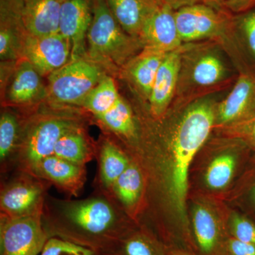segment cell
Segmentation results:
<instances>
[{
  "mask_svg": "<svg viewBox=\"0 0 255 255\" xmlns=\"http://www.w3.org/2000/svg\"><path fill=\"white\" fill-rule=\"evenodd\" d=\"M23 122L13 111L4 109L0 117V163L1 172L15 164L22 133Z\"/></svg>",
  "mask_w": 255,
  "mask_h": 255,
  "instance_id": "83f0119b",
  "label": "cell"
},
{
  "mask_svg": "<svg viewBox=\"0 0 255 255\" xmlns=\"http://www.w3.org/2000/svg\"><path fill=\"white\" fill-rule=\"evenodd\" d=\"M23 0H0V60L21 59L23 40L28 34L22 18Z\"/></svg>",
  "mask_w": 255,
  "mask_h": 255,
  "instance_id": "d6986e66",
  "label": "cell"
},
{
  "mask_svg": "<svg viewBox=\"0 0 255 255\" xmlns=\"http://www.w3.org/2000/svg\"><path fill=\"white\" fill-rule=\"evenodd\" d=\"M165 255H199L196 252L183 246H166Z\"/></svg>",
  "mask_w": 255,
  "mask_h": 255,
  "instance_id": "74e56055",
  "label": "cell"
},
{
  "mask_svg": "<svg viewBox=\"0 0 255 255\" xmlns=\"http://www.w3.org/2000/svg\"><path fill=\"white\" fill-rule=\"evenodd\" d=\"M214 153L204 168L203 181L210 191L225 190L236 178L244 175L255 153L241 140L218 135L211 140Z\"/></svg>",
  "mask_w": 255,
  "mask_h": 255,
  "instance_id": "ba28073f",
  "label": "cell"
},
{
  "mask_svg": "<svg viewBox=\"0 0 255 255\" xmlns=\"http://www.w3.org/2000/svg\"><path fill=\"white\" fill-rule=\"evenodd\" d=\"M96 158L98 159L100 191L109 196L114 183L131 162V157L111 137H103L97 144Z\"/></svg>",
  "mask_w": 255,
  "mask_h": 255,
  "instance_id": "603a6c76",
  "label": "cell"
},
{
  "mask_svg": "<svg viewBox=\"0 0 255 255\" xmlns=\"http://www.w3.org/2000/svg\"><path fill=\"white\" fill-rule=\"evenodd\" d=\"M239 73L219 43H184L175 97L170 108L231 88Z\"/></svg>",
  "mask_w": 255,
  "mask_h": 255,
  "instance_id": "3957f363",
  "label": "cell"
},
{
  "mask_svg": "<svg viewBox=\"0 0 255 255\" xmlns=\"http://www.w3.org/2000/svg\"><path fill=\"white\" fill-rule=\"evenodd\" d=\"M94 2L95 0L62 1L60 33L71 45V60L87 56V36L93 18Z\"/></svg>",
  "mask_w": 255,
  "mask_h": 255,
  "instance_id": "9a60e30c",
  "label": "cell"
},
{
  "mask_svg": "<svg viewBox=\"0 0 255 255\" xmlns=\"http://www.w3.org/2000/svg\"><path fill=\"white\" fill-rule=\"evenodd\" d=\"M71 57V45L61 33L41 37L27 34L23 40L21 58L31 63L42 77L63 68Z\"/></svg>",
  "mask_w": 255,
  "mask_h": 255,
  "instance_id": "8fae6325",
  "label": "cell"
},
{
  "mask_svg": "<svg viewBox=\"0 0 255 255\" xmlns=\"http://www.w3.org/2000/svg\"><path fill=\"white\" fill-rule=\"evenodd\" d=\"M82 118L69 109L51 107L37 112L23 122L22 133L15 164L18 172L30 174L41 159L53 155L62 135Z\"/></svg>",
  "mask_w": 255,
  "mask_h": 255,
  "instance_id": "5b68a950",
  "label": "cell"
},
{
  "mask_svg": "<svg viewBox=\"0 0 255 255\" xmlns=\"http://www.w3.org/2000/svg\"><path fill=\"white\" fill-rule=\"evenodd\" d=\"M42 219L49 238L73 242L97 255L103 254L140 224L102 191L82 200H60L47 195Z\"/></svg>",
  "mask_w": 255,
  "mask_h": 255,
  "instance_id": "7a4b0ae2",
  "label": "cell"
},
{
  "mask_svg": "<svg viewBox=\"0 0 255 255\" xmlns=\"http://www.w3.org/2000/svg\"><path fill=\"white\" fill-rule=\"evenodd\" d=\"M255 114V70L239 73L227 95L218 102L214 130Z\"/></svg>",
  "mask_w": 255,
  "mask_h": 255,
  "instance_id": "4fadbf2b",
  "label": "cell"
},
{
  "mask_svg": "<svg viewBox=\"0 0 255 255\" xmlns=\"http://www.w3.org/2000/svg\"><path fill=\"white\" fill-rule=\"evenodd\" d=\"M214 130L218 135L242 140L255 154V114L246 120Z\"/></svg>",
  "mask_w": 255,
  "mask_h": 255,
  "instance_id": "1f68e13d",
  "label": "cell"
},
{
  "mask_svg": "<svg viewBox=\"0 0 255 255\" xmlns=\"http://www.w3.org/2000/svg\"><path fill=\"white\" fill-rule=\"evenodd\" d=\"M108 74L102 65L87 55L71 60L47 77L46 102L53 108L81 107L89 93Z\"/></svg>",
  "mask_w": 255,
  "mask_h": 255,
  "instance_id": "52a82bcc",
  "label": "cell"
},
{
  "mask_svg": "<svg viewBox=\"0 0 255 255\" xmlns=\"http://www.w3.org/2000/svg\"><path fill=\"white\" fill-rule=\"evenodd\" d=\"M145 180L139 164L131 158L128 167L114 183L109 196L135 223H139L145 197Z\"/></svg>",
  "mask_w": 255,
  "mask_h": 255,
  "instance_id": "44dd1931",
  "label": "cell"
},
{
  "mask_svg": "<svg viewBox=\"0 0 255 255\" xmlns=\"http://www.w3.org/2000/svg\"><path fill=\"white\" fill-rule=\"evenodd\" d=\"M218 95V94H217ZM217 95L207 96L178 108L169 109L160 119H138L140 131L161 142L167 152L164 184L171 206L178 216L184 243L192 246L187 214L191 164L214 130Z\"/></svg>",
  "mask_w": 255,
  "mask_h": 255,
  "instance_id": "6da1fadb",
  "label": "cell"
},
{
  "mask_svg": "<svg viewBox=\"0 0 255 255\" xmlns=\"http://www.w3.org/2000/svg\"><path fill=\"white\" fill-rule=\"evenodd\" d=\"M50 183L31 174H19L1 187L0 217L14 219L43 211Z\"/></svg>",
  "mask_w": 255,
  "mask_h": 255,
  "instance_id": "30bf717a",
  "label": "cell"
},
{
  "mask_svg": "<svg viewBox=\"0 0 255 255\" xmlns=\"http://www.w3.org/2000/svg\"><path fill=\"white\" fill-rule=\"evenodd\" d=\"M190 223L193 250L199 255H216L227 237L226 221L219 217L214 206L205 201H196Z\"/></svg>",
  "mask_w": 255,
  "mask_h": 255,
  "instance_id": "5bb4252c",
  "label": "cell"
},
{
  "mask_svg": "<svg viewBox=\"0 0 255 255\" xmlns=\"http://www.w3.org/2000/svg\"><path fill=\"white\" fill-rule=\"evenodd\" d=\"M165 249L155 233L140 223L102 255H165Z\"/></svg>",
  "mask_w": 255,
  "mask_h": 255,
  "instance_id": "484cf974",
  "label": "cell"
},
{
  "mask_svg": "<svg viewBox=\"0 0 255 255\" xmlns=\"http://www.w3.org/2000/svg\"><path fill=\"white\" fill-rule=\"evenodd\" d=\"M39 255H97L95 252L62 238H48Z\"/></svg>",
  "mask_w": 255,
  "mask_h": 255,
  "instance_id": "836d02e7",
  "label": "cell"
},
{
  "mask_svg": "<svg viewBox=\"0 0 255 255\" xmlns=\"http://www.w3.org/2000/svg\"><path fill=\"white\" fill-rule=\"evenodd\" d=\"M97 144L92 141L83 123L70 128L59 139L53 155L80 165L86 166L97 156Z\"/></svg>",
  "mask_w": 255,
  "mask_h": 255,
  "instance_id": "4316f807",
  "label": "cell"
},
{
  "mask_svg": "<svg viewBox=\"0 0 255 255\" xmlns=\"http://www.w3.org/2000/svg\"><path fill=\"white\" fill-rule=\"evenodd\" d=\"M233 16L228 10L204 4L175 10L178 32L183 43L205 41L219 43L238 73H242L245 72V67L235 37Z\"/></svg>",
  "mask_w": 255,
  "mask_h": 255,
  "instance_id": "8992f818",
  "label": "cell"
},
{
  "mask_svg": "<svg viewBox=\"0 0 255 255\" xmlns=\"http://www.w3.org/2000/svg\"><path fill=\"white\" fill-rule=\"evenodd\" d=\"M183 45L179 49L166 53L159 66L145 105L152 119L163 118L172 105L177 92Z\"/></svg>",
  "mask_w": 255,
  "mask_h": 255,
  "instance_id": "2e32d148",
  "label": "cell"
},
{
  "mask_svg": "<svg viewBox=\"0 0 255 255\" xmlns=\"http://www.w3.org/2000/svg\"><path fill=\"white\" fill-rule=\"evenodd\" d=\"M121 97L115 80L112 75L108 74L89 93L80 108L97 119L109 112Z\"/></svg>",
  "mask_w": 255,
  "mask_h": 255,
  "instance_id": "f546056e",
  "label": "cell"
},
{
  "mask_svg": "<svg viewBox=\"0 0 255 255\" xmlns=\"http://www.w3.org/2000/svg\"><path fill=\"white\" fill-rule=\"evenodd\" d=\"M240 200L246 214L255 221V155L251 165L242 177Z\"/></svg>",
  "mask_w": 255,
  "mask_h": 255,
  "instance_id": "d6a6232c",
  "label": "cell"
},
{
  "mask_svg": "<svg viewBox=\"0 0 255 255\" xmlns=\"http://www.w3.org/2000/svg\"><path fill=\"white\" fill-rule=\"evenodd\" d=\"M143 48L124 31L111 12L106 0H95L93 18L87 36V55L110 74H118Z\"/></svg>",
  "mask_w": 255,
  "mask_h": 255,
  "instance_id": "277c9868",
  "label": "cell"
},
{
  "mask_svg": "<svg viewBox=\"0 0 255 255\" xmlns=\"http://www.w3.org/2000/svg\"><path fill=\"white\" fill-rule=\"evenodd\" d=\"M216 255H255V244L227 236Z\"/></svg>",
  "mask_w": 255,
  "mask_h": 255,
  "instance_id": "e575fe53",
  "label": "cell"
},
{
  "mask_svg": "<svg viewBox=\"0 0 255 255\" xmlns=\"http://www.w3.org/2000/svg\"><path fill=\"white\" fill-rule=\"evenodd\" d=\"M162 1V0H106L117 22L127 33L137 39L144 23Z\"/></svg>",
  "mask_w": 255,
  "mask_h": 255,
  "instance_id": "cb8c5ba5",
  "label": "cell"
},
{
  "mask_svg": "<svg viewBox=\"0 0 255 255\" xmlns=\"http://www.w3.org/2000/svg\"><path fill=\"white\" fill-rule=\"evenodd\" d=\"M174 10L192 5L204 4L220 9H226L225 0H164Z\"/></svg>",
  "mask_w": 255,
  "mask_h": 255,
  "instance_id": "d590c367",
  "label": "cell"
},
{
  "mask_svg": "<svg viewBox=\"0 0 255 255\" xmlns=\"http://www.w3.org/2000/svg\"><path fill=\"white\" fill-rule=\"evenodd\" d=\"M31 175L46 181L69 197L80 195L86 182V167L54 155L41 159L32 169Z\"/></svg>",
  "mask_w": 255,
  "mask_h": 255,
  "instance_id": "ac0fdd59",
  "label": "cell"
},
{
  "mask_svg": "<svg viewBox=\"0 0 255 255\" xmlns=\"http://www.w3.org/2000/svg\"><path fill=\"white\" fill-rule=\"evenodd\" d=\"M43 211L23 217H0V255H38L48 241Z\"/></svg>",
  "mask_w": 255,
  "mask_h": 255,
  "instance_id": "9c48e42d",
  "label": "cell"
},
{
  "mask_svg": "<svg viewBox=\"0 0 255 255\" xmlns=\"http://www.w3.org/2000/svg\"><path fill=\"white\" fill-rule=\"evenodd\" d=\"M138 40L143 48H153L165 53L181 48L184 43L178 32L175 10L162 0L144 23Z\"/></svg>",
  "mask_w": 255,
  "mask_h": 255,
  "instance_id": "e0dca14e",
  "label": "cell"
},
{
  "mask_svg": "<svg viewBox=\"0 0 255 255\" xmlns=\"http://www.w3.org/2000/svg\"><path fill=\"white\" fill-rule=\"evenodd\" d=\"M63 0H23L22 18L28 35L41 37L60 33Z\"/></svg>",
  "mask_w": 255,
  "mask_h": 255,
  "instance_id": "7402d4cb",
  "label": "cell"
},
{
  "mask_svg": "<svg viewBox=\"0 0 255 255\" xmlns=\"http://www.w3.org/2000/svg\"><path fill=\"white\" fill-rule=\"evenodd\" d=\"M165 55L160 50L143 48L119 71L121 78L131 87L145 105L150 97L156 75Z\"/></svg>",
  "mask_w": 255,
  "mask_h": 255,
  "instance_id": "ffe728a7",
  "label": "cell"
},
{
  "mask_svg": "<svg viewBox=\"0 0 255 255\" xmlns=\"http://www.w3.org/2000/svg\"><path fill=\"white\" fill-rule=\"evenodd\" d=\"M226 7L233 14H241L255 7V0H225Z\"/></svg>",
  "mask_w": 255,
  "mask_h": 255,
  "instance_id": "8d00e7d4",
  "label": "cell"
},
{
  "mask_svg": "<svg viewBox=\"0 0 255 255\" xmlns=\"http://www.w3.org/2000/svg\"><path fill=\"white\" fill-rule=\"evenodd\" d=\"M96 119L105 130L122 140L128 147L137 143L140 133L137 116L122 96L109 112Z\"/></svg>",
  "mask_w": 255,
  "mask_h": 255,
  "instance_id": "d4e9b609",
  "label": "cell"
},
{
  "mask_svg": "<svg viewBox=\"0 0 255 255\" xmlns=\"http://www.w3.org/2000/svg\"><path fill=\"white\" fill-rule=\"evenodd\" d=\"M42 78L27 60H18L9 78L1 85L4 103L13 107H30L46 101L48 89Z\"/></svg>",
  "mask_w": 255,
  "mask_h": 255,
  "instance_id": "7c38bea8",
  "label": "cell"
},
{
  "mask_svg": "<svg viewBox=\"0 0 255 255\" xmlns=\"http://www.w3.org/2000/svg\"><path fill=\"white\" fill-rule=\"evenodd\" d=\"M233 28L245 73L255 70V7L234 14Z\"/></svg>",
  "mask_w": 255,
  "mask_h": 255,
  "instance_id": "f1b7e54d",
  "label": "cell"
},
{
  "mask_svg": "<svg viewBox=\"0 0 255 255\" xmlns=\"http://www.w3.org/2000/svg\"><path fill=\"white\" fill-rule=\"evenodd\" d=\"M228 236L255 244V221L248 214L233 211L226 221Z\"/></svg>",
  "mask_w": 255,
  "mask_h": 255,
  "instance_id": "4dcf8cb0",
  "label": "cell"
}]
</instances>
